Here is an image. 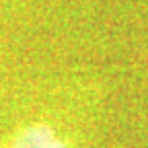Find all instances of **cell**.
Instances as JSON below:
<instances>
[{
	"instance_id": "obj_1",
	"label": "cell",
	"mask_w": 148,
	"mask_h": 148,
	"mask_svg": "<svg viewBox=\"0 0 148 148\" xmlns=\"http://www.w3.org/2000/svg\"><path fill=\"white\" fill-rule=\"evenodd\" d=\"M8 148H66L62 138L47 125H31L18 134Z\"/></svg>"
}]
</instances>
